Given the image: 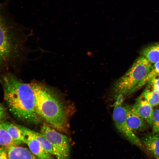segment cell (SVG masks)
I'll return each instance as SVG.
<instances>
[{
	"mask_svg": "<svg viewBox=\"0 0 159 159\" xmlns=\"http://www.w3.org/2000/svg\"><path fill=\"white\" fill-rule=\"evenodd\" d=\"M0 82L5 101L14 116L29 122L38 123L41 122L31 82H23L9 71L0 73Z\"/></svg>",
	"mask_w": 159,
	"mask_h": 159,
	"instance_id": "1",
	"label": "cell"
},
{
	"mask_svg": "<svg viewBox=\"0 0 159 159\" xmlns=\"http://www.w3.org/2000/svg\"><path fill=\"white\" fill-rule=\"evenodd\" d=\"M6 1L0 4V73L9 71L20 59L24 28L9 12Z\"/></svg>",
	"mask_w": 159,
	"mask_h": 159,
	"instance_id": "2",
	"label": "cell"
},
{
	"mask_svg": "<svg viewBox=\"0 0 159 159\" xmlns=\"http://www.w3.org/2000/svg\"><path fill=\"white\" fill-rule=\"evenodd\" d=\"M31 83L38 115L56 129L66 132L69 127L68 113L62 102L46 85L37 82Z\"/></svg>",
	"mask_w": 159,
	"mask_h": 159,
	"instance_id": "3",
	"label": "cell"
},
{
	"mask_svg": "<svg viewBox=\"0 0 159 159\" xmlns=\"http://www.w3.org/2000/svg\"><path fill=\"white\" fill-rule=\"evenodd\" d=\"M152 64L142 56L138 57L127 71L115 81L111 89L115 99L125 97L135 91L141 82L150 71Z\"/></svg>",
	"mask_w": 159,
	"mask_h": 159,
	"instance_id": "4",
	"label": "cell"
},
{
	"mask_svg": "<svg viewBox=\"0 0 159 159\" xmlns=\"http://www.w3.org/2000/svg\"><path fill=\"white\" fill-rule=\"evenodd\" d=\"M124 98L118 97L115 100L113 112V118L116 127L128 141L143 150L145 147L140 139L130 130L127 122V107L124 105Z\"/></svg>",
	"mask_w": 159,
	"mask_h": 159,
	"instance_id": "5",
	"label": "cell"
},
{
	"mask_svg": "<svg viewBox=\"0 0 159 159\" xmlns=\"http://www.w3.org/2000/svg\"><path fill=\"white\" fill-rule=\"evenodd\" d=\"M41 133L52 145L58 159H69L70 146L66 136L45 125L42 126Z\"/></svg>",
	"mask_w": 159,
	"mask_h": 159,
	"instance_id": "6",
	"label": "cell"
},
{
	"mask_svg": "<svg viewBox=\"0 0 159 159\" xmlns=\"http://www.w3.org/2000/svg\"><path fill=\"white\" fill-rule=\"evenodd\" d=\"M22 130L24 143L28 146L30 150L39 159H52L51 154L45 151L40 142L31 131V130L19 125Z\"/></svg>",
	"mask_w": 159,
	"mask_h": 159,
	"instance_id": "7",
	"label": "cell"
},
{
	"mask_svg": "<svg viewBox=\"0 0 159 159\" xmlns=\"http://www.w3.org/2000/svg\"><path fill=\"white\" fill-rule=\"evenodd\" d=\"M131 107L137 114L146 122L150 127L152 126L153 107L142 95L136 99L135 103Z\"/></svg>",
	"mask_w": 159,
	"mask_h": 159,
	"instance_id": "8",
	"label": "cell"
},
{
	"mask_svg": "<svg viewBox=\"0 0 159 159\" xmlns=\"http://www.w3.org/2000/svg\"><path fill=\"white\" fill-rule=\"evenodd\" d=\"M127 107V122L130 130L135 134L146 130L150 127L146 122L137 114L131 107Z\"/></svg>",
	"mask_w": 159,
	"mask_h": 159,
	"instance_id": "9",
	"label": "cell"
},
{
	"mask_svg": "<svg viewBox=\"0 0 159 159\" xmlns=\"http://www.w3.org/2000/svg\"><path fill=\"white\" fill-rule=\"evenodd\" d=\"M140 139L155 158L159 157V135L153 132L145 133L142 135Z\"/></svg>",
	"mask_w": 159,
	"mask_h": 159,
	"instance_id": "10",
	"label": "cell"
},
{
	"mask_svg": "<svg viewBox=\"0 0 159 159\" xmlns=\"http://www.w3.org/2000/svg\"><path fill=\"white\" fill-rule=\"evenodd\" d=\"M8 159H39L26 148L14 146L6 148Z\"/></svg>",
	"mask_w": 159,
	"mask_h": 159,
	"instance_id": "11",
	"label": "cell"
},
{
	"mask_svg": "<svg viewBox=\"0 0 159 159\" xmlns=\"http://www.w3.org/2000/svg\"><path fill=\"white\" fill-rule=\"evenodd\" d=\"M3 127L7 131L17 145L24 143L22 131L19 125L9 122L1 123Z\"/></svg>",
	"mask_w": 159,
	"mask_h": 159,
	"instance_id": "12",
	"label": "cell"
},
{
	"mask_svg": "<svg viewBox=\"0 0 159 159\" xmlns=\"http://www.w3.org/2000/svg\"><path fill=\"white\" fill-rule=\"evenodd\" d=\"M141 54L152 64L159 62V42L144 48L141 51Z\"/></svg>",
	"mask_w": 159,
	"mask_h": 159,
	"instance_id": "13",
	"label": "cell"
},
{
	"mask_svg": "<svg viewBox=\"0 0 159 159\" xmlns=\"http://www.w3.org/2000/svg\"><path fill=\"white\" fill-rule=\"evenodd\" d=\"M141 95L153 107L159 105V92L150 84H147Z\"/></svg>",
	"mask_w": 159,
	"mask_h": 159,
	"instance_id": "14",
	"label": "cell"
},
{
	"mask_svg": "<svg viewBox=\"0 0 159 159\" xmlns=\"http://www.w3.org/2000/svg\"><path fill=\"white\" fill-rule=\"evenodd\" d=\"M0 145L6 148L17 145L7 131L0 123Z\"/></svg>",
	"mask_w": 159,
	"mask_h": 159,
	"instance_id": "15",
	"label": "cell"
},
{
	"mask_svg": "<svg viewBox=\"0 0 159 159\" xmlns=\"http://www.w3.org/2000/svg\"><path fill=\"white\" fill-rule=\"evenodd\" d=\"M31 131L39 141L42 147L45 151L51 155L56 156V153L52 145L42 134L36 132L32 130Z\"/></svg>",
	"mask_w": 159,
	"mask_h": 159,
	"instance_id": "16",
	"label": "cell"
},
{
	"mask_svg": "<svg viewBox=\"0 0 159 159\" xmlns=\"http://www.w3.org/2000/svg\"><path fill=\"white\" fill-rule=\"evenodd\" d=\"M159 74V62L152 65L151 69L146 77L141 82L137 87L135 91L147 84L154 76Z\"/></svg>",
	"mask_w": 159,
	"mask_h": 159,
	"instance_id": "17",
	"label": "cell"
},
{
	"mask_svg": "<svg viewBox=\"0 0 159 159\" xmlns=\"http://www.w3.org/2000/svg\"><path fill=\"white\" fill-rule=\"evenodd\" d=\"M153 132L159 135V109L153 110L152 122Z\"/></svg>",
	"mask_w": 159,
	"mask_h": 159,
	"instance_id": "18",
	"label": "cell"
},
{
	"mask_svg": "<svg viewBox=\"0 0 159 159\" xmlns=\"http://www.w3.org/2000/svg\"><path fill=\"white\" fill-rule=\"evenodd\" d=\"M148 83L152 85L159 92V74L153 77Z\"/></svg>",
	"mask_w": 159,
	"mask_h": 159,
	"instance_id": "19",
	"label": "cell"
},
{
	"mask_svg": "<svg viewBox=\"0 0 159 159\" xmlns=\"http://www.w3.org/2000/svg\"><path fill=\"white\" fill-rule=\"evenodd\" d=\"M6 148H0V159H8Z\"/></svg>",
	"mask_w": 159,
	"mask_h": 159,
	"instance_id": "20",
	"label": "cell"
},
{
	"mask_svg": "<svg viewBox=\"0 0 159 159\" xmlns=\"http://www.w3.org/2000/svg\"><path fill=\"white\" fill-rule=\"evenodd\" d=\"M5 115V110L4 106L0 104V123Z\"/></svg>",
	"mask_w": 159,
	"mask_h": 159,
	"instance_id": "21",
	"label": "cell"
},
{
	"mask_svg": "<svg viewBox=\"0 0 159 159\" xmlns=\"http://www.w3.org/2000/svg\"><path fill=\"white\" fill-rule=\"evenodd\" d=\"M156 159H159V157L157 158Z\"/></svg>",
	"mask_w": 159,
	"mask_h": 159,
	"instance_id": "22",
	"label": "cell"
},
{
	"mask_svg": "<svg viewBox=\"0 0 159 159\" xmlns=\"http://www.w3.org/2000/svg\"></svg>",
	"mask_w": 159,
	"mask_h": 159,
	"instance_id": "23",
	"label": "cell"
}]
</instances>
